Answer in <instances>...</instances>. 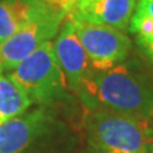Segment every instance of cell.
<instances>
[{"label":"cell","instance_id":"cell-15","mask_svg":"<svg viewBox=\"0 0 153 153\" xmlns=\"http://www.w3.org/2000/svg\"><path fill=\"white\" fill-rule=\"evenodd\" d=\"M84 153H94V152H93V151H91V149H88V151H85Z\"/></svg>","mask_w":153,"mask_h":153},{"label":"cell","instance_id":"cell-13","mask_svg":"<svg viewBox=\"0 0 153 153\" xmlns=\"http://www.w3.org/2000/svg\"><path fill=\"white\" fill-rule=\"evenodd\" d=\"M98 0H76L73 9H71L70 12H80V10H84V9L89 8L91 5H93V4H96ZM69 12V13H70Z\"/></svg>","mask_w":153,"mask_h":153},{"label":"cell","instance_id":"cell-8","mask_svg":"<svg viewBox=\"0 0 153 153\" xmlns=\"http://www.w3.org/2000/svg\"><path fill=\"white\" fill-rule=\"evenodd\" d=\"M135 8L137 0H98L84 10L70 12L68 17L93 25L110 26L123 31L130 26Z\"/></svg>","mask_w":153,"mask_h":153},{"label":"cell","instance_id":"cell-1","mask_svg":"<svg viewBox=\"0 0 153 153\" xmlns=\"http://www.w3.org/2000/svg\"><path fill=\"white\" fill-rule=\"evenodd\" d=\"M78 96L87 110L103 108L149 121L153 119V82L125 64L92 70Z\"/></svg>","mask_w":153,"mask_h":153},{"label":"cell","instance_id":"cell-3","mask_svg":"<svg viewBox=\"0 0 153 153\" xmlns=\"http://www.w3.org/2000/svg\"><path fill=\"white\" fill-rule=\"evenodd\" d=\"M149 121L114 112L87 110L84 130L87 143L94 153H153V130Z\"/></svg>","mask_w":153,"mask_h":153},{"label":"cell","instance_id":"cell-9","mask_svg":"<svg viewBox=\"0 0 153 153\" xmlns=\"http://www.w3.org/2000/svg\"><path fill=\"white\" fill-rule=\"evenodd\" d=\"M51 4L50 0H0V44Z\"/></svg>","mask_w":153,"mask_h":153},{"label":"cell","instance_id":"cell-11","mask_svg":"<svg viewBox=\"0 0 153 153\" xmlns=\"http://www.w3.org/2000/svg\"><path fill=\"white\" fill-rule=\"evenodd\" d=\"M135 13L153 18V0H139L135 8Z\"/></svg>","mask_w":153,"mask_h":153},{"label":"cell","instance_id":"cell-2","mask_svg":"<svg viewBox=\"0 0 153 153\" xmlns=\"http://www.w3.org/2000/svg\"><path fill=\"white\" fill-rule=\"evenodd\" d=\"M75 139L50 106H38L0 124V153H73Z\"/></svg>","mask_w":153,"mask_h":153},{"label":"cell","instance_id":"cell-4","mask_svg":"<svg viewBox=\"0 0 153 153\" xmlns=\"http://www.w3.org/2000/svg\"><path fill=\"white\" fill-rule=\"evenodd\" d=\"M8 76L31 98L32 103L51 106L69 97V87L54 52L52 42L47 41L8 71Z\"/></svg>","mask_w":153,"mask_h":153},{"label":"cell","instance_id":"cell-10","mask_svg":"<svg viewBox=\"0 0 153 153\" xmlns=\"http://www.w3.org/2000/svg\"><path fill=\"white\" fill-rule=\"evenodd\" d=\"M31 105L28 94L0 68V124L26 112Z\"/></svg>","mask_w":153,"mask_h":153},{"label":"cell","instance_id":"cell-5","mask_svg":"<svg viewBox=\"0 0 153 153\" xmlns=\"http://www.w3.org/2000/svg\"><path fill=\"white\" fill-rule=\"evenodd\" d=\"M66 16L64 10L51 3L44 12L0 44V68L4 71L14 69L41 45L54 38Z\"/></svg>","mask_w":153,"mask_h":153},{"label":"cell","instance_id":"cell-6","mask_svg":"<svg viewBox=\"0 0 153 153\" xmlns=\"http://www.w3.org/2000/svg\"><path fill=\"white\" fill-rule=\"evenodd\" d=\"M71 22L93 69L107 70L126 59L131 42L123 31L78 19H71Z\"/></svg>","mask_w":153,"mask_h":153},{"label":"cell","instance_id":"cell-7","mask_svg":"<svg viewBox=\"0 0 153 153\" xmlns=\"http://www.w3.org/2000/svg\"><path fill=\"white\" fill-rule=\"evenodd\" d=\"M52 47L69 89L78 94L84 78L92 70V65L69 17H65L60 33L55 42H52Z\"/></svg>","mask_w":153,"mask_h":153},{"label":"cell","instance_id":"cell-14","mask_svg":"<svg viewBox=\"0 0 153 153\" xmlns=\"http://www.w3.org/2000/svg\"><path fill=\"white\" fill-rule=\"evenodd\" d=\"M140 46L144 49L146 54L148 55V57L152 60L153 63V42H147V44H140Z\"/></svg>","mask_w":153,"mask_h":153},{"label":"cell","instance_id":"cell-12","mask_svg":"<svg viewBox=\"0 0 153 153\" xmlns=\"http://www.w3.org/2000/svg\"><path fill=\"white\" fill-rule=\"evenodd\" d=\"M50 1L54 4V5H56L59 9L64 10L66 14H69V12L73 9L76 0H50Z\"/></svg>","mask_w":153,"mask_h":153}]
</instances>
